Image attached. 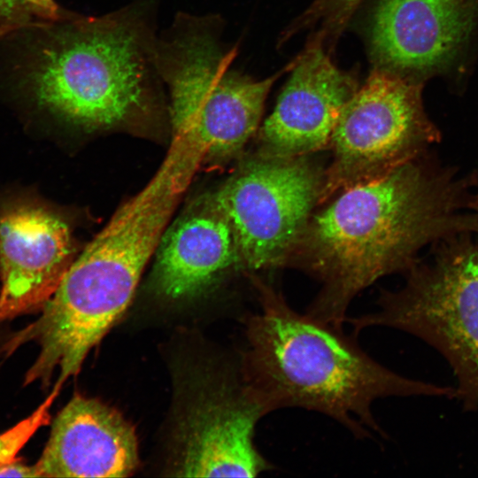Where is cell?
<instances>
[{"label":"cell","mask_w":478,"mask_h":478,"mask_svg":"<svg viewBox=\"0 0 478 478\" xmlns=\"http://www.w3.org/2000/svg\"><path fill=\"white\" fill-rule=\"evenodd\" d=\"M425 153L339 191L310 218L294 251L322 282L307 314L343 328L349 305L363 289L406 272L427 244L478 231V215L464 212L473 207V180Z\"/></svg>","instance_id":"cell-1"},{"label":"cell","mask_w":478,"mask_h":478,"mask_svg":"<svg viewBox=\"0 0 478 478\" xmlns=\"http://www.w3.org/2000/svg\"><path fill=\"white\" fill-rule=\"evenodd\" d=\"M258 311L243 319L240 358L245 382L266 414L302 408L327 415L356 438L385 436L372 411L389 397H456L454 387L401 375L377 362L357 335L294 310L283 295L253 273Z\"/></svg>","instance_id":"cell-2"},{"label":"cell","mask_w":478,"mask_h":478,"mask_svg":"<svg viewBox=\"0 0 478 478\" xmlns=\"http://www.w3.org/2000/svg\"><path fill=\"white\" fill-rule=\"evenodd\" d=\"M204 157L197 139L173 134L150 181L73 259L39 318L22 330L25 341L39 345L37 358L44 367L76 375L90 350L122 316Z\"/></svg>","instance_id":"cell-3"},{"label":"cell","mask_w":478,"mask_h":478,"mask_svg":"<svg viewBox=\"0 0 478 478\" xmlns=\"http://www.w3.org/2000/svg\"><path fill=\"white\" fill-rule=\"evenodd\" d=\"M158 0L101 16L63 14L46 28L27 83L36 105L92 132L139 124L164 104L157 60Z\"/></svg>","instance_id":"cell-4"},{"label":"cell","mask_w":478,"mask_h":478,"mask_svg":"<svg viewBox=\"0 0 478 478\" xmlns=\"http://www.w3.org/2000/svg\"><path fill=\"white\" fill-rule=\"evenodd\" d=\"M214 18L179 12L158 36L157 60L173 133L195 135L204 162L238 157L256 132L278 74L254 81L230 69L235 50L220 44Z\"/></svg>","instance_id":"cell-5"},{"label":"cell","mask_w":478,"mask_h":478,"mask_svg":"<svg viewBox=\"0 0 478 478\" xmlns=\"http://www.w3.org/2000/svg\"><path fill=\"white\" fill-rule=\"evenodd\" d=\"M437 244L431 259L417 260L405 272L401 289L381 293L377 311L346 322L357 336L370 327H387L425 341L451 367L464 408L478 410V246L470 233Z\"/></svg>","instance_id":"cell-6"},{"label":"cell","mask_w":478,"mask_h":478,"mask_svg":"<svg viewBox=\"0 0 478 478\" xmlns=\"http://www.w3.org/2000/svg\"><path fill=\"white\" fill-rule=\"evenodd\" d=\"M439 139L422 105L420 82L385 68L374 70L337 120L320 202L391 172Z\"/></svg>","instance_id":"cell-7"},{"label":"cell","mask_w":478,"mask_h":478,"mask_svg":"<svg viewBox=\"0 0 478 478\" xmlns=\"http://www.w3.org/2000/svg\"><path fill=\"white\" fill-rule=\"evenodd\" d=\"M323 181L324 173L305 156L258 154L210 195L231 228L239 266L254 273L292 257L320 203Z\"/></svg>","instance_id":"cell-8"},{"label":"cell","mask_w":478,"mask_h":478,"mask_svg":"<svg viewBox=\"0 0 478 478\" xmlns=\"http://www.w3.org/2000/svg\"><path fill=\"white\" fill-rule=\"evenodd\" d=\"M68 226L25 197H0V321L41 311L73 261Z\"/></svg>","instance_id":"cell-9"},{"label":"cell","mask_w":478,"mask_h":478,"mask_svg":"<svg viewBox=\"0 0 478 478\" xmlns=\"http://www.w3.org/2000/svg\"><path fill=\"white\" fill-rule=\"evenodd\" d=\"M264 416L241 367L220 378L187 419L179 475L256 477L274 469L255 443Z\"/></svg>","instance_id":"cell-10"},{"label":"cell","mask_w":478,"mask_h":478,"mask_svg":"<svg viewBox=\"0 0 478 478\" xmlns=\"http://www.w3.org/2000/svg\"><path fill=\"white\" fill-rule=\"evenodd\" d=\"M478 18V0H379L372 52L382 68L415 79L451 64Z\"/></svg>","instance_id":"cell-11"},{"label":"cell","mask_w":478,"mask_h":478,"mask_svg":"<svg viewBox=\"0 0 478 478\" xmlns=\"http://www.w3.org/2000/svg\"><path fill=\"white\" fill-rule=\"evenodd\" d=\"M357 90L352 78L324 52L321 40L313 41L294 65L274 112L260 128L258 154L295 158L324 148Z\"/></svg>","instance_id":"cell-12"},{"label":"cell","mask_w":478,"mask_h":478,"mask_svg":"<svg viewBox=\"0 0 478 478\" xmlns=\"http://www.w3.org/2000/svg\"><path fill=\"white\" fill-rule=\"evenodd\" d=\"M138 466L134 428L102 402L74 395L55 418L37 477H127Z\"/></svg>","instance_id":"cell-13"},{"label":"cell","mask_w":478,"mask_h":478,"mask_svg":"<svg viewBox=\"0 0 478 478\" xmlns=\"http://www.w3.org/2000/svg\"><path fill=\"white\" fill-rule=\"evenodd\" d=\"M234 266L239 265L231 228L209 196L168 224L156 250L154 286L170 298L195 297Z\"/></svg>","instance_id":"cell-14"},{"label":"cell","mask_w":478,"mask_h":478,"mask_svg":"<svg viewBox=\"0 0 478 478\" xmlns=\"http://www.w3.org/2000/svg\"><path fill=\"white\" fill-rule=\"evenodd\" d=\"M63 385L55 382L54 388L42 403L28 416L9 429L0 433V468L18 459L19 451L50 420V407Z\"/></svg>","instance_id":"cell-15"},{"label":"cell","mask_w":478,"mask_h":478,"mask_svg":"<svg viewBox=\"0 0 478 478\" xmlns=\"http://www.w3.org/2000/svg\"><path fill=\"white\" fill-rule=\"evenodd\" d=\"M363 0H315L302 17V25L320 23L322 32L336 34Z\"/></svg>","instance_id":"cell-16"},{"label":"cell","mask_w":478,"mask_h":478,"mask_svg":"<svg viewBox=\"0 0 478 478\" xmlns=\"http://www.w3.org/2000/svg\"><path fill=\"white\" fill-rule=\"evenodd\" d=\"M32 14L38 15L35 8L25 0H0V21L18 24L28 20Z\"/></svg>","instance_id":"cell-17"},{"label":"cell","mask_w":478,"mask_h":478,"mask_svg":"<svg viewBox=\"0 0 478 478\" xmlns=\"http://www.w3.org/2000/svg\"><path fill=\"white\" fill-rule=\"evenodd\" d=\"M0 477H37V474L34 465H27L18 458L0 468Z\"/></svg>","instance_id":"cell-18"},{"label":"cell","mask_w":478,"mask_h":478,"mask_svg":"<svg viewBox=\"0 0 478 478\" xmlns=\"http://www.w3.org/2000/svg\"><path fill=\"white\" fill-rule=\"evenodd\" d=\"M35 8L39 16L46 19H58L63 13L54 0H25Z\"/></svg>","instance_id":"cell-19"},{"label":"cell","mask_w":478,"mask_h":478,"mask_svg":"<svg viewBox=\"0 0 478 478\" xmlns=\"http://www.w3.org/2000/svg\"><path fill=\"white\" fill-rule=\"evenodd\" d=\"M5 322L0 321V366L4 361L11 356L9 344L15 331L4 326Z\"/></svg>","instance_id":"cell-20"},{"label":"cell","mask_w":478,"mask_h":478,"mask_svg":"<svg viewBox=\"0 0 478 478\" xmlns=\"http://www.w3.org/2000/svg\"><path fill=\"white\" fill-rule=\"evenodd\" d=\"M13 27L12 24H0V38H2L5 34L10 32Z\"/></svg>","instance_id":"cell-21"},{"label":"cell","mask_w":478,"mask_h":478,"mask_svg":"<svg viewBox=\"0 0 478 478\" xmlns=\"http://www.w3.org/2000/svg\"><path fill=\"white\" fill-rule=\"evenodd\" d=\"M473 209L477 212V215H478V192L477 194L474 195V197Z\"/></svg>","instance_id":"cell-22"}]
</instances>
